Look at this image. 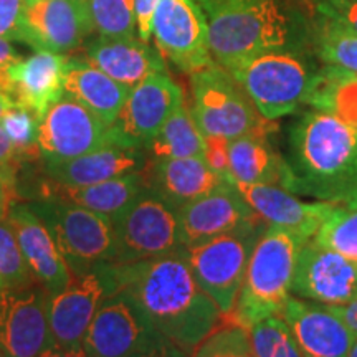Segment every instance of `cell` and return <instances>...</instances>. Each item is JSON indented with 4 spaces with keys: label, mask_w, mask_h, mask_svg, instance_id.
Returning a JSON list of instances; mask_svg holds the SVG:
<instances>
[{
    "label": "cell",
    "mask_w": 357,
    "mask_h": 357,
    "mask_svg": "<svg viewBox=\"0 0 357 357\" xmlns=\"http://www.w3.org/2000/svg\"><path fill=\"white\" fill-rule=\"evenodd\" d=\"M167 341L139 303L118 291L101 303L82 346L88 357H139Z\"/></svg>",
    "instance_id": "obj_10"
},
{
    "label": "cell",
    "mask_w": 357,
    "mask_h": 357,
    "mask_svg": "<svg viewBox=\"0 0 357 357\" xmlns=\"http://www.w3.org/2000/svg\"><path fill=\"white\" fill-rule=\"evenodd\" d=\"M252 357H253V356H252Z\"/></svg>",
    "instance_id": "obj_53"
},
{
    "label": "cell",
    "mask_w": 357,
    "mask_h": 357,
    "mask_svg": "<svg viewBox=\"0 0 357 357\" xmlns=\"http://www.w3.org/2000/svg\"><path fill=\"white\" fill-rule=\"evenodd\" d=\"M146 149L136 146L111 142L79 158L47 162L48 177L53 182L68 187H86L109 178L139 172L146 167Z\"/></svg>",
    "instance_id": "obj_23"
},
{
    "label": "cell",
    "mask_w": 357,
    "mask_h": 357,
    "mask_svg": "<svg viewBox=\"0 0 357 357\" xmlns=\"http://www.w3.org/2000/svg\"><path fill=\"white\" fill-rule=\"evenodd\" d=\"M159 52L181 71L194 73L212 60L207 43V19L197 0H159L153 17Z\"/></svg>",
    "instance_id": "obj_15"
},
{
    "label": "cell",
    "mask_w": 357,
    "mask_h": 357,
    "mask_svg": "<svg viewBox=\"0 0 357 357\" xmlns=\"http://www.w3.org/2000/svg\"><path fill=\"white\" fill-rule=\"evenodd\" d=\"M38 357H88L83 346H58L52 344L47 351H43Z\"/></svg>",
    "instance_id": "obj_45"
},
{
    "label": "cell",
    "mask_w": 357,
    "mask_h": 357,
    "mask_svg": "<svg viewBox=\"0 0 357 357\" xmlns=\"http://www.w3.org/2000/svg\"><path fill=\"white\" fill-rule=\"evenodd\" d=\"M111 223V263L151 260L184 250L177 235V211L147 185Z\"/></svg>",
    "instance_id": "obj_9"
},
{
    "label": "cell",
    "mask_w": 357,
    "mask_h": 357,
    "mask_svg": "<svg viewBox=\"0 0 357 357\" xmlns=\"http://www.w3.org/2000/svg\"><path fill=\"white\" fill-rule=\"evenodd\" d=\"M22 60L20 52L10 43V40L0 38V93L8 98V71Z\"/></svg>",
    "instance_id": "obj_42"
},
{
    "label": "cell",
    "mask_w": 357,
    "mask_h": 357,
    "mask_svg": "<svg viewBox=\"0 0 357 357\" xmlns=\"http://www.w3.org/2000/svg\"><path fill=\"white\" fill-rule=\"evenodd\" d=\"M306 240L268 225L253 248L235 310L223 321L250 329L268 316H280L291 294L294 268Z\"/></svg>",
    "instance_id": "obj_5"
},
{
    "label": "cell",
    "mask_w": 357,
    "mask_h": 357,
    "mask_svg": "<svg viewBox=\"0 0 357 357\" xmlns=\"http://www.w3.org/2000/svg\"><path fill=\"white\" fill-rule=\"evenodd\" d=\"M266 227L268 223L261 222L185 248L187 261L199 287L212 298L223 319L235 310L248 260Z\"/></svg>",
    "instance_id": "obj_8"
},
{
    "label": "cell",
    "mask_w": 357,
    "mask_h": 357,
    "mask_svg": "<svg viewBox=\"0 0 357 357\" xmlns=\"http://www.w3.org/2000/svg\"><path fill=\"white\" fill-rule=\"evenodd\" d=\"M200 7L207 19L208 52L225 70L257 53L311 45L310 19L283 0Z\"/></svg>",
    "instance_id": "obj_3"
},
{
    "label": "cell",
    "mask_w": 357,
    "mask_h": 357,
    "mask_svg": "<svg viewBox=\"0 0 357 357\" xmlns=\"http://www.w3.org/2000/svg\"><path fill=\"white\" fill-rule=\"evenodd\" d=\"M280 318L305 357H347L356 336L328 305L289 296Z\"/></svg>",
    "instance_id": "obj_19"
},
{
    "label": "cell",
    "mask_w": 357,
    "mask_h": 357,
    "mask_svg": "<svg viewBox=\"0 0 357 357\" xmlns=\"http://www.w3.org/2000/svg\"><path fill=\"white\" fill-rule=\"evenodd\" d=\"M344 205H349V207H357V194L349 200V202L344 204Z\"/></svg>",
    "instance_id": "obj_51"
},
{
    "label": "cell",
    "mask_w": 357,
    "mask_h": 357,
    "mask_svg": "<svg viewBox=\"0 0 357 357\" xmlns=\"http://www.w3.org/2000/svg\"><path fill=\"white\" fill-rule=\"evenodd\" d=\"M242 197L268 225L280 227L303 240L312 238L326 218L329 217L336 202H303L293 192L280 185L240 184L235 182Z\"/></svg>",
    "instance_id": "obj_21"
},
{
    "label": "cell",
    "mask_w": 357,
    "mask_h": 357,
    "mask_svg": "<svg viewBox=\"0 0 357 357\" xmlns=\"http://www.w3.org/2000/svg\"><path fill=\"white\" fill-rule=\"evenodd\" d=\"M26 0H0V38L20 42Z\"/></svg>",
    "instance_id": "obj_38"
},
{
    "label": "cell",
    "mask_w": 357,
    "mask_h": 357,
    "mask_svg": "<svg viewBox=\"0 0 357 357\" xmlns=\"http://www.w3.org/2000/svg\"><path fill=\"white\" fill-rule=\"evenodd\" d=\"M190 113L204 136L236 139L252 132L275 134V121L263 118L236 79L212 63L190 73Z\"/></svg>",
    "instance_id": "obj_6"
},
{
    "label": "cell",
    "mask_w": 357,
    "mask_h": 357,
    "mask_svg": "<svg viewBox=\"0 0 357 357\" xmlns=\"http://www.w3.org/2000/svg\"><path fill=\"white\" fill-rule=\"evenodd\" d=\"M19 155H22L20 151L17 149L15 144L10 141V137L7 136V132L3 131V128L0 126V177H2L7 184H10V182L7 181V177L3 176V174L12 172L13 162H15Z\"/></svg>",
    "instance_id": "obj_43"
},
{
    "label": "cell",
    "mask_w": 357,
    "mask_h": 357,
    "mask_svg": "<svg viewBox=\"0 0 357 357\" xmlns=\"http://www.w3.org/2000/svg\"><path fill=\"white\" fill-rule=\"evenodd\" d=\"M189 357H252L248 329L223 321L194 347Z\"/></svg>",
    "instance_id": "obj_35"
},
{
    "label": "cell",
    "mask_w": 357,
    "mask_h": 357,
    "mask_svg": "<svg viewBox=\"0 0 357 357\" xmlns=\"http://www.w3.org/2000/svg\"><path fill=\"white\" fill-rule=\"evenodd\" d=\"M131 88L118 83L86 58H68L65 66V95L82 102L111 126L121 113Z\"/></svg>",
    "instance_id": "obj_27"
},
{
    "label": "cell",
    "mask_w": 357,
    "mask_h": 357,
    "mask_svg": "<svg viewBox=\"0 0 357 357\" xmlns=\"http://www.w3.org/2000/svg\"><path fill=\"white\" fill-rule=\"evenodd\" d=\"M118 287L109 261L101 263L86 275L73 278L63 291L48 296V324L53 344L79 346L101 303Z\"/></svg>",
    "instance_id": "obj_13"
},
{
    "label": "cell",
    "mask_w": 357,
    "mask_h": 357,
    "mask_svg": "<svg viewBox=\"0 0 357 357\" xmlns=\"http://www.w3.org/2000/svg\"><path fill=\"white\" fill-rule=\"evenodd\" d=\"M347 357H357V337L354 339V342H352L349 352H347Z\"/></svg>",
    "instance_id": "obj_50"
},
{
    "label": "cell",
    "mask_w": 357,
    "mask_h": 357,
    "mask_svg": "<svg viewBox=\"0 0 357 357\" xmlns=\"http://www.w3.org/2000/svg\"><path fill=\"white\" fill-rule=\"evenodd\" d=\"M146 151L153 159L204 158L205 137L192 118L185 101L169 116Z\"/></svg>",
    "instance_id": "obj_31"
},
{
    "label": "cell",
    "mask_w": 357,
    "mask_h": 357,
    "mask_svg": "<svg viewBox=\"0 0 357 357\" xmlns=\"http://www.w3.org/2000/svg\"><path fill=\"white\" fill-rule=\"evenodd\" d=\"M289 192L347 204L357 194V129L319 109L305 111L288 131Z\"/></svg>",
    "instance_id": "obj_2"
},
{
    "label": "cell",
    "mask_w": 357,
    "mask_h": 357,
    "mask_svg": "<svg viewBox=\"0 0 357 357\" xmlns=\"http://www.w3.org/2000/svg\"><path fill=\"white\" fill-rule=\"evenodd\" d=\"M13 106V101L10 100V98H7L6 95H2V93H0V118H2L3 114L7 113L8 109H10Z\"/></svg>",
    "instance_id": "obj_49"
},
{
    "label": "cell",
    "mask_w": 357,
    "mask_h": 357,
    "mask_svg": "<svg viewBox=\"0 0 357 357\" xmlns=\"http://www.w3.org/2000/svg\"><path fill=\"white\" fill-rule=\"evenodd\" d=\"M271 136L273 134L252 132L230 141L229 158L234 182L289 189L291 169L287 158L271 144Z\"/></svg>",
    "instance_id": "obj_26"
},
{
    "label": "cell",
    "mask_w": 357,
    "mask_h": 357,
    "mask_svg": "<svg viewBox=\"0 0 357 357\" xmlns=\"http://www.w3.org/2000/svg\"><path fill=\"white\" fill-rule=\"evenodd\" d=\"M7 182L0 177V220H6L8 208H10V194H8Z\"/></svg>",
    "instance_id": "obj_47"
},
{
    "label": "cell",
    "mask_w": 357,
    "mask_h": 357,
    "mask_svg": "<svg viewBox=\"0 0 357 357\" xmlns=\"http://www.w3.org/2000/svg\"><path fill=\"white\" fill-rule=\"evenodd\" d=\"M48 296L33 281L0 288V357H38L53 344Z\"/></svg>",
    "instance_id": "obj_11"
},
{
    "label": "cell",
    "mask_w": 357,
    "mask_h": 357,
    "mask_svg": "<svg viewBox=\"0 0 357 357\" xmlns=\"http://www.w3.org/2000/svg\"><path fill=\"white\" fill-rule=\"evenodd\" d=\"M45 223L73 278L86 275L113 255V223L108 217L56 197L29 202Z\"/></svg>",
    "instance_id": "obj_7"
},
{
    "label": "cell",
    "mask_w": 357,
    "mask_h": 357,
    "mask_svg": "<svg viewBox=\"0 0 357 357\" xmlns=\"http://www.w3.org/2000/svg\"><path fill=\"white\" fill-rule=\"evenodd\" d=\"M305 105L357 129V73L321 63Z\"/></svg>",
    "instance_id": "obj_29"
},
{
    "label": "cell",
    "mask_w": 357,
    "mask_h": 357,
    "mask_svg": "<svg viewBox=\"0 0 357 357\" xmlns=\"http://www.w3.org/2000/svg\"><path fill=\"white\" fill-rule=\"evenodd\" d=\"M342 319L349 331L357 337V296L341 306H329Z\"/></svg>",
    "instance_id": "obj_44"
},
{
    "label": "cell",
    "mask_w": 357,
    "mask_h": 357,
    "mask_svg": "<svg viewBox=\"0 0 357 357\" xmlns=\"http://www.w3.org/2000/svg\"><path fill=\"white\" fill-rule=\"evenodd\" d=\"M26 2H29V0H26Z\"/></svg>",
    "instance_id": "obj_52"
},
{
    "label": "cell",
    "mask_w": 357,
    "mask_h": 357,
    "mask_svg": "<svg viewBox=\"0 0 357 357\" xmlns=\"http://www.w3.org/2000/svg\"><path fill=\"white\" fill-rule=\"evenodd\" d=\"M293 296L341 306L357 296V263L306 240L294 268Z\"/></svg>",
    "instance_id": "obj_17"
},
{
    "label": "cell",
    "mask_w": 357,
    "mask_h": 357,
    "mask_svg": "<svg viewBox=\"0 0 357 357\" xmlns=\"http://www.w3.org/2000/svg\"><path fill=\"white\" fill-rule=\"evenodd\" d=\"M7 220L35 281L48 294L63 291L73 281V275L45 223L35 215L29 204H10Z\"/></svg>",
    "instance_id": "obj_20"
},
{
    "label": "cell",
    "mask_w": 357,
    "mask_h": 357,
    "mask_svg": "<svg viewBox=\"0 0 357 357\" xmlns=\"http://www.w3.org/2000/svg\"><path fill=\"white\" fill-rule=\"evenodd\" d=\"M35 281L10 223L0 220V288L24 287Z\"/></svg>",
    "instance_id": "obj_36"
},
{
    "label": "cell",
    "mask_w": 357,
    "mask_h": 357,
    "mask_svg": "<svg viewBox=\"0 0 357 357\" xmlns=\"http://www.w3.org/2000/svg\"><path fill=\"white\" fill-rule=\"evenodd\" d=\"M205 137V154L204 159L207 166L220 174L222 177L229 178L234 182L230 174V158H229V144L230 141L222 136H204Z\"/></svg>",
    "instance_id": "obj_39"
},
{
    "label": "cell",
    "mask_w": 357,
    "mask_h": 357,
    "mask_svg": "<svg viewBox=\"0 0 357 357\" xmlns=\"http://www.w3.org/2000/svg\"><path fill=\"white\" fill-rule=\"evenodd\" d=\"M93 30L109 38H134V0H86Z\"/></svg>",
    "instance_id": "obj_34"
},
{
    "label": "cell",
    "mask_w": 357,
    "mask_h": 357,
    "mask_svg": "<svg viewBox=\"0 0 357 357\" xmlns=\"http://www.w3.org/2000/svg\"><path fill=\"white\" fill-rule=\"evenodd\" d=\"M66 60L61 53L37 50L13 65L8 71V98L13 105L30 111L40 121L65 95Z\"/></svg>",
    "instance_id": "obj_22"
},
{
    "label": "cell",
    "mask_w": 357,
    "mask_h": 357,
    "mask_svg": "<svg viewBox=\"0 0 357 357\" xmlns=\"http://www.w3.org/2000/svg\"><path fill=\"white\" fill-rule=\"evenodd\" d=\"M142 176L146 185L176 211L211 194L229 181L212 171L204 158L153 159L142 169Z\"/></svg>",
    "instance_id": "obj_24"
},
{
    "label": "cell",
    "mask_w": 357,
    "mask_h": 357,
    "mask_svg": "<svg viewBox=\"0 0 357 357\" xmlns=\"http://www.w3.org/2000/svg\"><path fill=\"white\" fill-rule=\"evenodd\" d=\"M253 357H305L289 326L280 316H268L248 329Z\"/></svg>",
    "instance_id": "obj_33"
},
{
    "label": "cell",
    "mask_w": 357,
    "mask_h": 357,
    "mask_svg": "<svg viewBox=\"0 0 357 357\" xmlns=\"http://www.w3.org/2000/svg\"><path fill=\"white\" fill-rule=\"evenodd\" d=\"M139 357H189L187 352H184L181 347H177L176 344H172L171 341L164 342L162 346L155 347V349L146 352Z\"/></svg>",
    "instance_id": "obj_46"
},
{
    "label": "cell",
    "mask_w": 357,
    "mask_h": 357,
    "mask_svg": "<svg viewBox=\"0 0 357 357\" xmlns=\"http://www.w3.org/2000/svg\"><path fill=\"white\" fill-rule=\"evenodd\" d=\"M159 0H134V13H136V29L139 40L149 42L153 35V17Z\"/></svg>",
    "instance_id": "obj_41"
},
{
    "label": "cell",
    "mask_w": 357,
    "mask_h": 357,
    "mask_svg": "<svg viewBox=\"0 0 357 357\" xmlns=\"http://www.w3.org/2000/svg\"><path fill=\"white\" fill-rule=\"evenodd\" d=\"M118 291L128 293L172 344L190 354L222 323L212 298L199 287L185 248L134 263H111Z\"/></svg>",
    "instance_id": "obj_1"
},
{
    "label": "cell",
    "mask_w": 357,
    "mask_h": 357,
    "mask_svg": "<svg viewBox=\"0 0 357 357\" xmlns=\"http://www.w3.org/2000/svg\"><path fill=\"white\" fill-rule=\"evenodd\" d=\"M310 33L319 63L357 73V32L336 19L314 12L310 19Z\"/></svg>",
    "instance_id": "obj_30"
},
{
    "label": "cell",
    "mask_w": 357,
    "mask_h": 357,
    "mask_svg": "<svg viewBox=\"0 0 357 357\" xmlns=\"http://www.w3.org/2000/svg\"><path fill=\"white\" fill-rule=\"evenodd\" d=\"M199 6H236V3H248L255 0H197Z\"/></svg>",
    "instance_id": "obj_48"
},
{
    "label": "cell",
    "mask_w": 357,
    "mask_h": 357,
    "mask_svg": "<svg viewBox=\"0 0 357 357\" xmlns=\"http://www.w3.org/2000/svg\"><path fill=\"white\" fill-rule=\"evenodd\" d=\"M311 240L357 263V207L337 204Z\"/></svg>",
    "instance_id": "obj_32"
},
{
    "label": "cell",
    "mask_w": 357,
    "mask_h": 357,
    "mask_svg": "<svg viewBox=\"0 0 357 357\" xmlns=\"http://www.w3.org/2000/svg\"><path fill=\"white\" fill-rule=\"evenodd\" d=\"M38 119L22 106L13 105L6 114L0 118V126L10 137L20 154L29 153V151H38L37 137H38Z\"/></svg>",
    "instance_id": "obj_37"
},
{
    "label": "cell",
    "mask_w": 357,
    "mask_h": 357,
    "mask_svg": "<svg viewBox=\"0 0 357 357\" xmlns=\"http://www.w3.org/2000/svg\"><path fill=\"white\" fill-rule=\"evenodd\" d=\"M261 222L265 220L250 207L235 182L230 181L211 194L177 208V235L184 248Z\"/></svg>",
    "instance_id": "obj_16"
},
{
    "label": "cell",
    "mask_w": 357,
    "mask_h": 357,
    "mask_svg": "<svg viewBox=\"0 0 357 357\" xmlns=\"http://www.w3.org/2000/svg\"><path fill=\"white\" fill-rule=\"evenodd\" d=\"M184 101V91L167 71L149 75L129 91L121 113L109 126L111 139L147 149L169 116Z\"/></svg>",
    "instance_id": "obj_12"
},
{
    "label": "cell",
    "mask_w": 357,
    "mask_h": 357,
    "mask_svg": "<svg viewBox=\"0 0 357 357\" xmlns=\"http://www.w3.org/2000/svg\"><path fill=\"white\" fill-rule=\"evenodd\" d=\"M144 187V176L139 171L86 187H68L52 181V185L45 190V197H56L113 220L141 194Z\"/></svg>",
    "instance_id": "obj_28"
},
{
    "label": "cell",
    "mask_w": 357,
    "mask_h": 357,
    "mask_svg": "<svg viewBox=\"0 0 357 357\" xmlns=\"http://www.w3.org/2000/svg\"><path fill=\"white\" fill-rule=\"evenodd\" d=\"M314 12L331 17L357 32V0H310Z\"/></svg>",
    "instance_id": "obj_40"
},
{
    "label": "cell",
    "mask_w": 357,
    "mask_h": 357,
    "mask_svg": "<svg viewBox=\"0 0 357 357\" xmlns=\"http://www.w3.org/2000/svg\"><path fill=\"white\" fill-rule=\"evenodd\" d=\"M311 45L273 48L227 70L243 88L263 118H283L305 105L319 70Z\"/></svg>",
    "instance_id": "obj_4"
},
{
    "label": "cell",
    "mask_w": 357,
    "mask_h": 357,
    "mask_svg": "<svg viewBox=\"0 0 357 357\" xmlns=\"http://www.w3.org/2000/svg\"><path fill=\"white\" fill-rule=\"evenodd\" d=\"M93 32L86 0H29L20 42L30 48L66 53Z\"/></svg>",
    "instance_id": "obj_18"
},
{
    "label": "cell",
    "mask_w": 357,
    "mask_h": 357,
    "mask_svg": "<svg viewBox=\"0 0 357 357\" xmlns=\"http://www.w3.org/2000/svg\"><path fill=\"white\" fill-rule=\"evenodd\" d=\"M84 56L108 77L131 89L149 75L167 71L158 48L136 38H109L98 35L86 43Z\"/></svg>",
    "instance_id": "obj_25"
},
{
    "label": "cell",
    "mask_w": 357,
    "mask_h": 357,
    "mask_svg": "<svg viewBox=\"0 0 357 357\" xmlns=\"http://www.w3.org/2000/svg\"><path fill=\"white\" fill-rule=\"evenodd\" d=\"M108 142H111L108 124L66 95L50 106L38 123L37 146L45 162L79 158Z\"/></svg>",
    "instance_id": "obj_14"
}]
</instances>
